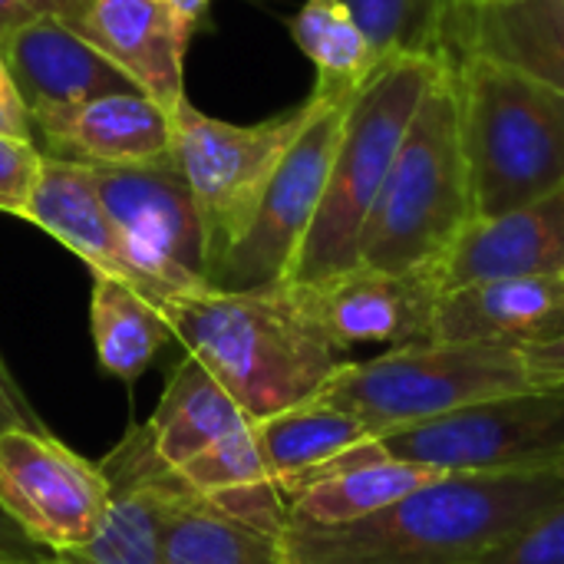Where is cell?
Here are the masks:
<instances>
[{"instance_id": "obj_30", "label": "cell", "mask_w": 564, "mask_h": 564, "mask_svg": "<svg viewBox=\"0 0 564 564\" xmlns=\"http://www.w3.org/2000/svg\"><path fill=\"white\" fill-rule=\"evenodd\" d=\"M40 165H43V152L36 142L0 132V212L3 215H17V218L23 215Z\"/></svg>"}, {"instance_id": "obj_19", "label": "cell", "mask_w": 564, "mask_h": 564, "mask_svg": "<svg viewBox=\"0 0 564 564\" xmlns=\"http://www.w3.org/2000/svg\"><path fill=\"white\" fill-rule=\"evenodd\" d=\"M20 218L69 248L93 274L116 278L149 297V284L135 268L89 165L43 155L33 195Z\"/></svg>"}, {"instance_id": "obj_5", "label": "cell", "mask_w": 564, "mask_h": 564, "mask_svg": "<svg viewBox=\"0 0 564 564\" xmlns=\"http://www.w3.org/2000/svg\"><path fill=\"white\" fill-rule=\"evenodd\" d=\"M473 218L456 73L443 66L370 212L360 264L377 271H440Z\"/></svg>"}, {"instance_id": "obj_41", "label": "cell", "mask_w": 564, "mask_h": 564, "mask_svg": "<svg viewBox=\"0 0 564 564\" xmlns=\"http://www.w3.org/2000/svg\"><path fill=\"white\" fill-rule=\"evenodd\" d=\"M562 278H564V274H562Z\"/></svg>"}, {"instance_id": "obj_8", "label": "cell", "mask_w": 564, "mask_h": 564, "mask_svg": "<svg viewBox=\"0 0 564 564\" xmlns=\"http://www.w3.org/2000/svg\"><path fill=\"white\" fill-rule=\"evenodd\" d=\"M387 453L446 473L564 466V383L486 400L377 440Z\"/></svg>"}, {"instance_id": "obj_34", "label": "cell", "mask_w": 564, "mask_h": 564, "mask_svg": "<svg viewBox=\"0 0 564 564\" xmlns=\"http://www.w3.org/2000/svg\"><path fill=\"white\" fill-rule=\"evenodd\" d=\"M0 564H56V555L33 545L0 509Z\"/></svg>"}, {"instance_id": "obj_9", "label": "cell", "mask_w": 564, "mask_h": 564, "mask_svg": "<svg viewBox=\"0 0 564 564\" xmlns=\"http://www.w3.org/2000/svg\"><path fill=\"white\" fill-rule=\"evenodd\" d=\"M122 241L149 284V301L208 291V238L195 195L175 162L162 155L135 165H89Z\"/></svg>"}, {"instance_id": "obj_16", "label": "cell", "mask_w": 564, "mask_h": 564, "mask_svg": "<svg viewBox=\"0 0 564 564\" xmlns=\"http://www.w3.org/2000/svg\"><path fill=\"white\" fill-rule=\"evenodd\" d=\"M564 188L496 218H473L440 264L443 291L502 278H562Z\"/></svg>"}, {"instance_id": "obj_31", "label": "cell", "mask_w": 564, "mask_h": 564, "mask_svg": "<svg viewBox=\"0 0 564 564\" xmlns=\"http://www.w3.org/2000/svg\"><path fill=\"white\" fill-rule=\"evenodd\" d=\"M7 430H46V426L0 357V433H7Z\"/></svg>"}, {"instance_id": "obj_14", "label": "cell", "mask_w": 564, "mask_h": 564, "mask_svg": "<svg viewBox=\"0 0 564 564\" xmlns=\"http://www.w3.org/2000/svg\"><path fill=\"white\" fill-rule=\"evenodd\" d=\"M0 46L36 139L99 96L135 89L106 53L53 17L0 33Z\"/></svg>"}, {"instance_id": "obj_32", "label": "cell", "mask_w": 564, "mask_h": 564, "mask_svg": "<svg viewBox=\"0 0 564 564\" xmlns=\"http://www.w3.org/2000/svg\"><path fill=\"white\" fill-rule=\"evenodd\" d=\"M522 360H525L529 380L535 387H542V383H564V330L555 334V337H549V340L522 347Z\"/></svg>"}, {"instance_id": "obj_7", "label": "cell", "mask_w": 564, "mask_h": 564, "mask_svg": "<svg viewBox=\"0 0 564 564\" xmlns=\"http://www.w3.org/2000/svg\"><path fill=\"white\" fill-rule=\"evenodd\" d=\"M314 109L317 96L311 93L294 109L251 126L205 116L188 99L172 112V155L195 195L208 238V284Z\"/></svg>"}, {"instance_id": "obj_10", "label": "cell", "mask_w": 564, "mask_h": 564, "mask_svg": "<svg viewBox=\"0 0 564 564\" xmlns=\"http://www.w3.org/2000/svg\"><path fill=\"white\" fill-rule=\"evenodd\" d=\"M317 109L274 169L241 238L212 274V291H258L284 284L321 208L350 99L317 93Z\"/></svg>"}, {"instance_id": "obj_21", "label": "cell", "mask_w": 564, "mask_h": 564, "mask_svg": "<svg viewBox=\"0 0 564 564\" xmlns=\"http://www.w3.org/2000/svg\"><path fill=\"white\" fill-rule=\"evenodd\" d=\"M50 159L79 165H135L172 152V112L139 89L109 93L36 139Z\"/></svg>"}, {"instance_id": "obj_33", "label": "cell", "mask_w": 564, "mask_h": 564, "mask_svg": "<svg viewBox=\"0 0 564 564\" xmlns=\"http://www.w3.org/2000/svg\"><path fill=\"white\" fill-rule=\"evenodd\" d=\"M0 132L3 135H17V139H30L36 142L33 135V122L26 116V106L13 86V76H10V66L3 59V46H0Z\"/></svg>"}, {"instance_id": "obj_24", "label": "cell", "mask_w": 564, "mask_h": 564, "mask_svg": "<svg viewBox=\"0 0 564 564\" xmlns=\"http://www.w3.org/2000/svg\"><path fill=\"white\" fill-rule=\"evenodd\" d=\"M482 53L564 93V0H516L469 17L466 56Z\"/></svg>"}, {"instance_id": "obj_1", "label": "cell", "mask_w": 564, "mask_h": 564, "mask_svg": "<svg viewBox=\"0 0 564 564\" xmlns=\"http://www.w3.org/2000/svg\"><path fill=\"white\" fill-rule=\"evenodd\" d=\"M564 499V466L449 473L354 525L288 519V564H466Z\"/></svg>"}, {"instance_id": "obj_17", "label": "cell", "mask_w": 564, "mask_h": 564, "mask_svg": "<svg viewBox=\"0 0 564 564\" xmlns=\"http://www.w3.org/2000/svg\"><path fill=\"white\" fill-rule=\"evenodd\" d=\"M139 93L175 112L185 102V50L192 30L165 0H93L76 26Z\"/></svg>"}, {"instance_id": "obj_29", "label": "cell", "mask_w": 564, "mask_h": 564, "mask_svg": "<svg viewBox=\"0 0 564 564\" xmlns=\"http://www.w3.org/2000/svg\"><path fill=\"white\" fill-rule=\"evenodd\" d=\"M466 564H564V499Z\"/></svg>"}, {"instance_id": "obj_28", "label": "cell", "mask_w": 564, "mask_h": 564, "mask_svg": "<svg viewBox=\"0 0 564 564\" xmlns=\"http://www.w3.org/2000/svg\"><path fill=\"white\" fill-rule=\"evenodd\" d=\"M182 476V482L198 492V496H235V492H248V489H261V486H274L271 473L261 459L258 449V436H254V423L221 443H215L212 449H205L202 456L188 459L185 466L175 469Z\"/></svg>"}, {"instance_id": "obj_12", "label": "cell", "mask_w": 564, "mask_h": 564, "mask_svg": "<svg viewBox=\"0 0 564 564\" xmlns=\"http://www.w3.org/2000/svg\"><path fill=\"white\" fill-rule=\"evenodd\" d=\"M109 499L93 542L59 564H165V532L195 492L159 456L149 423H132L102 456Z\"/></svg>"}, {"instance_id": "obj_4", "label": "cell", "mask_w": 564, "mask_h": 564, "mask_svg": "<svg viewBox=\"0 0 564 564\" xmlns=\"http://www.w3.org/2000/svg\"><path fill=\"white\" fill-rule=\"evenodd\" d=\"M443 66L430 56H393L357 89L344 116L321 208L288 284H317L360 264L370 212Z\"/></svg>"}, {"instance_id": "obj_11", "label": "cell", "mask_w": 564, "mask_h": 564, "mask_svg": "<svg viewBox=\"0 0 564 564\" xmlns=\"http://www.w3.org/2000/svg\"><path fill=\"white\" fill-rule=\"evenodd\" d=\"M109 482L50 430L0 433V509L56 558L86 549L102 522Z\"/></svg>"}, {"instance_id": "obj_2", "label": "cell", "mask_w": 564, "mask_h": 564, "mask_svg": "<svg viewBox=\"0 0 564 564\" xmlns=\"http://www.w3.org/2000/svg\"><path fill=\"white\" fill-rule=\"evenodd\" d=\"M182 344L258 423L317 400L344 357L294 284L198 291L159 307Z\"/></svg>"}, {"instance_id": "obj_18", "label": "cell", "mask_w": 564, "mask_h": 564, "mask_svg": "<svg viewBox=\"0 0 564 564\" xmlns=\"http://www.w3.org/2000/svg\"><path fill=\"white\" fill-rule=\"evenodd\" d=\"M443 476L449 473L440 466L400 459L387 453L377 440H370L354 453L291 482L281 496L288 499V512L294 522L334 529L364 522Z\"/></svg>"}, {"instance_id": "obj_25", "label": "cell", "mask_w": 564, "mask_h": 564, "mask_svg": "<svg viewBox=\"0 0 564 564\" xmlns=\"http://www.w3.org/2000/svg\"><path fill=\"white\" fill-rule=\"evenodd\" d=\"M89 334L99 367L122 383H135L165 344L175 340L165 314L145 294L99 274H93Z\"/></svg>"}, {"instance_id": "obj_37", "label": "cell", "mask_w": 564, "mask_h": 564, "mask_svg": "<svg viewBox=\"0 0 564 564\" xmlns=\"http://www.w3.org/2000/svg\"><path fill=\"white\" fill-rule=\"evenodd\" d=\"M169 7H172V13L195 33L202 23H205V13H208V7H212V0H165Z\"/></svg>"}, {"instance_id": "obj_22", "label": "cell", "mask_w": 564, "mask_h": 564, "mask_svg": "<svg viewBox=\"0 0 564 564\" xmlns=\"http://www.w3.org/2000/svg\"><path fill=\"white\" fill-rule=\"evenodd\" d=\"M251 423L254 420L238 406V400L192 354H182L172 367L162 400L149 416L155 449L172 469L248 430Z\"/></svg>"}, {"instance_id": "obj_23", "label": "cell", "mask_w": 564, "mask_h": 564, "mask_svg": "<svg viewBox=\"0 0 564 564\" xmlns=\"http://www.w3.org/2000/svg\"><path fill=\"white\" fill-rule=\"evenodd\" d=\"M254 436L278 492L373 440L354 413L330 406L321 397L258 420Z\"/></svg>"}, {"instance_id": "obj_36", "label": "cell", "mask_w": 564, "mask_h": 564, "mask_svg": "<svg viewBox=\"0 0 564 564\" xmlns=\"http://www.w3.org/2000/svg\"><path fill=\"white\" fill-rule=\"evenodd\" d=\"M446 7H449V66H456L466 56L469 10H466V0H446Z\"/></svg>"}, {"instance_id": "obj_40", "label": "cell", "mask_w": 564, "mask_h": 564, "mask_svg": "<svg viewBox=\"0 0 564 564\" xmlns=\"http://www.w3.org/2000/svg\"><path fill=\"white\" fill-rule=\"evenodd\" d=\"M56 564H59V558H56Z\"/></svg>"}, {"instance_id": "obj_3", "label": "cell", "mask_w": 564, "mask_h": 564, "mask_svg": "<svg viewBox=\"0 0 564 564\" xmlns=\"http://www.w3.org/2000/svg\"><path fill=\"white\" fill-rule=\"evenodd\" d=\"M453 73L476 218L562 192L564 93L482 53L463 56Z\"/></svg>"}, {"instance_id": "obj_20", "label": "cell", "mask_w": 564, "mask_h": 564, "mask_svg": "<svg viewBox=\"0 0 564 564\" xmlns=\"http://www.w3.org/2000/svg\"><path fill=\"white\" fill-rule=\"evenodd\" d=\"M564 330V278H502L440 294L433 340L529 347Z\"/></svg>"}, {"instance_id": "obj_26", "label": "cell", "mask_w": 564, "mask_h": 564, "mask_svg": "<svg viewBox=\"0 0 564 564\" xmlns=\"http://www.w3.org/2000/svg\"><path fill=\"white\" fill-rule=\"evenodd\" d=\"M288 26L297 50L317 66V93L350 99L387 63L344 0H304Z\"/></svg>"}, {"instance_id": "obj_35", "label": "cell", "mask_w": 564, "mask_h": 564, "mask_svg": "<svg viewBox=\"0 0 564 564\" xmlns=\"http://www.w3.org/2000/svg\"><path fill=\"white\" fill-rule=\"evenodd\" d=\"M36 17H53V20H59V23H66V26H79V20L86 17V10H89V3L93 0H23Z\"/></svg>"}, {"instance_id": "obj_27", "label": "cell", "mask_w": 564, "mask_h": 564, "mask_svg": "<svg viewBox=\"0 0 564 564\" xmlns=\"http://www.w3.org/2000/svg\"><path fill=\"white\" fill-rule=\"evenodd\" d=\"M380 59L430 56L449 66L446 0H344Z\"/></svg>"}, {"instance_id": "obj_38", "label": "cell", "mask_w": 564, "mask_h": 564, "mask_svg": "<svg viewBox=\"0 0 564 564\" xmlns=\"http://www.w3.org/2000/svg\"><path fill=\"white\" fill-rule=\"evenodd\" d=\"M30 20H36V13L23 0H0V33H10Z\"/></svg>"}, {"instance_id": "obj_6", "label": "cell", "mask_w": 564, "mask_h": 564, "mask_svg": "<svg viewBox=\"0 0 564 564\" xmlns=\"http://www.w3.org/2000/svg\"><path fill=\"white\" fill-rule=\"evenodd\" d=\"M529 387L535 383L516 347L426 340L367 360H344L321 400L354 413L380 440Z\"/></svg>"}, {"instance_id": "obj_13", "label": "cell", "mask_w": 564, "mask_h": 564, "mask_svg": "<svg viewBox=\"0 0 564 564\" xmlns=\"http://www.w3.org/2000/svg\"><path fill=\"white\" fill-rule=\"evenodd\" d=\"M294 288L344 357L367 344H387L390 350L433 340V314L443 294L436 268L377 271L367 264Z\"/></svg>"}, {"instance_id": "obj_39", "label": "cell", "mask_w": 564, "mask_h": 564, "mask_svg": "<svg viewBox=\"0 0 564 564\" xmlns=\"http://www.w3.org/2000/svg\"><path fill=\"white\" fill-rule=\"evenodd\" d=\"M502 3H516V0H466V10H469V17L476 13V10H482V7H502ZM469 30V26H466Z\"/></svg>"}, {"instance_id": "obj_15", "label": "cell", "mask_w": 564, "mask_h": 564, "mask_svg": "<svg viewBox=\"0 0 564 564\" xmlns=\"http://www.w3.org/2000/svg\"><path fill=\"white\" fill-rule=\"evenodd\" d=\"M288 499L278 486L235 496H192L165 532V564H288Z\"/></svg>"}]
</instances>
